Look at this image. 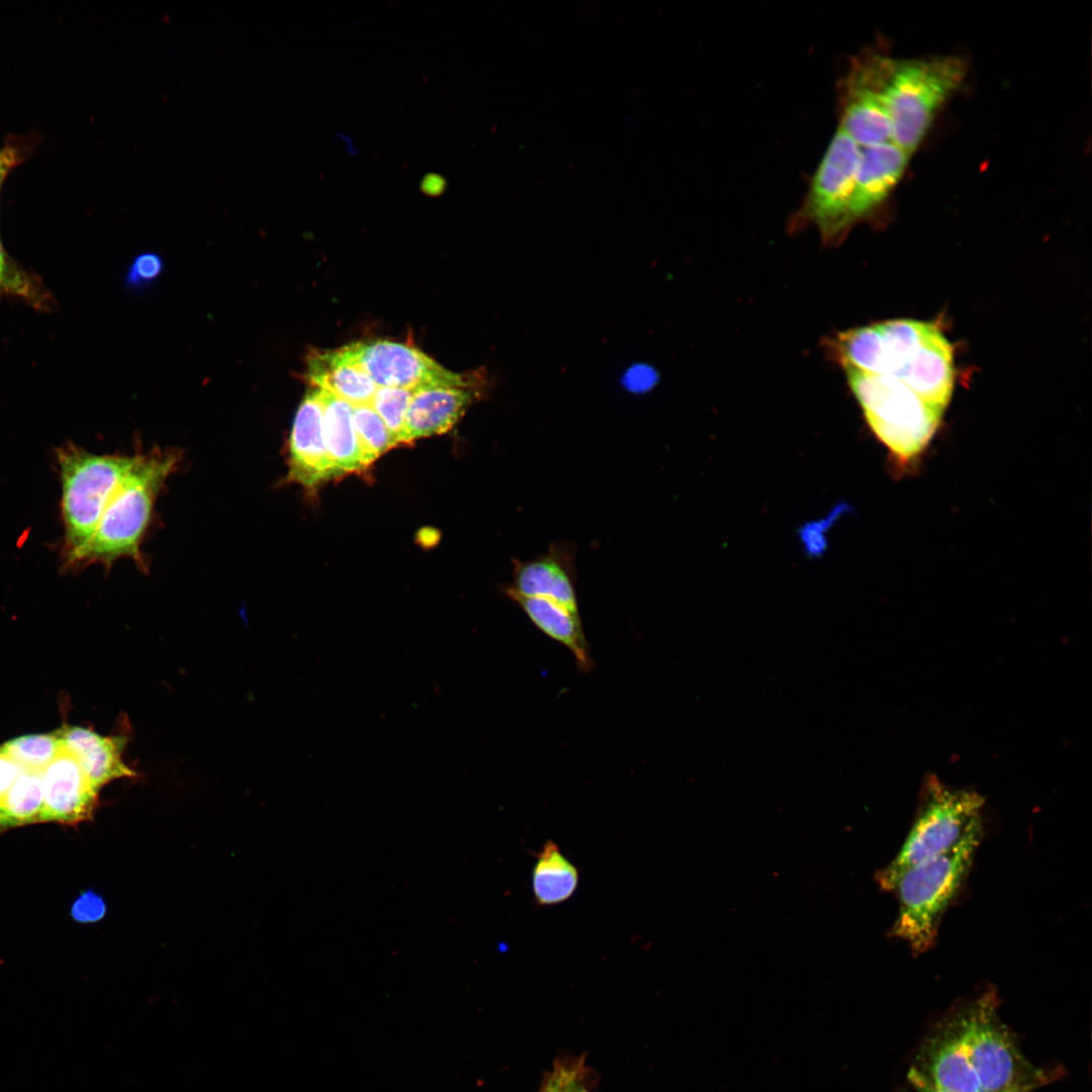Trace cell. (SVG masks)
I'll use <instances>...</instances> for the list:
<instances>
[{
	"instance_id": "obj_1",
	"label": "cell",
	"mask_w": 1092,
	"mask_h": 1092,
	"mask_svg": "<svg viewBox=\"0 0 1092 1092\" xmlns=\"http://www.w3.org/2000/svg\"><path fill=\"white\" fill-rule=\"evenodd\" d=\"M982 834L980 825L943 853L894 874H876L881 889L893 893L898 902L890 935L904 941L914 954L934 946L941 919L966 882Z\"/></svg>"
},
{
	"instance_id": "obj_2",
	"label": "cell",
	"mask_w": 1092,
	"mask_h": 1092,
	"mask_svg": "<svg viewBox=\"0 0 1092 1092\" xmlns=\"http://www.w3.org/2000/svg\"><path fill=\"white\" fill-rule=\"evenodd\" d=\"M180 453L155 448L135 453V460L104 511L96 530L71 565L101 562L109 566L129 558L141 569L147 563L141 543L152 519L154 504L167 478L177 469Z\"/></svg>"
},
{
	"instance_id": "obj_3",
	"label": "cell",
	"mask_w": 1092,
	"mask_h": 1092,
	"mask_svg": "<svg viewBox=\"0 0 1092 1092\" xmlns=\"http://www.w3.org/2000/svg\"><path fill=\"white\" fill-rule=\"evenodd\" d=\"M966 1001L968 1058L981 1092H1033L1065 1074L1060 1066L1041 1068L1025 1058L1017 1035L998 1014L994 987Z\"/></svg>"
},
{
	"instance_id": "obj_4",
	"label": "cell",
	"mask_w": 1092,
	"mask_h": 1092,
	"mask_svg": "<svg viewBox=\"0 0 1092 1092\" xmlns=\"http://www.w3.org/2000/svg\"><path fill=\"white\" fill-rule=\"evenodd\" d=\"M965 76L958 57L892 61L884 87L892 142L911 155Z\"/></svg>"
},
{
	"instance_id": "obj_5",
	"label": "cell",
	"mask_w": 1092,
	"mask_h": 1092,
	"mask_svg": "<svg viewBox=\"0 0 1092 1092\" xmlns=\"http://www.w3.org/2000/svg\"><path fill=\"white\" fill-rule=\"evenodd\" d=\"M845 372L876 437L900 465L911 464L929 444L944 411L892 376Z\"/></svg>"
},
{
	"instance_id": "obj_6",
	"label": "cell",
	"mask_w": 1092,
	"mask_h": 1092,
	"mask_svg": "<svg viewBox=\"0 0 1092 1092\" xmlns=\"http://www.w3.org/2000/svg\"><path fill=\"white\" fill-rule=\"evenodd\" d=\"M67 561L89 542L135 460V454H93L74 445L57 453Z\"/></svg>"
},
{
	"instance_id": "obj_7",
	"label": "cell",
	"mask_w": 1092,
	"mask_h": 1092,
	"mask_svg": "<svg viewBox=\"0 0 1092 1092\" xmlns=\"http://www.w3.org/2000/svg\"><path fill=\"white\" fill-rule=\"evenodd\" d=\"M985 799L946 785L934 775L923 779L913 823L892 861L881 871L894 874L956 846L982 825Z\"/></svg>"
},
{
	"instance_id": "obj_8",
	"label": "cell",
	"mask_w": 1092,
	"mask_h": 1092,
	"mask_svg": "<svg viewBox=\"0 0 1092 1092\" xmlns=\"http://www.w3.org/2000/svg\"><path fill=\"white\" fill-rule=\"evenodd\" d=\"M860 147L838 128L814 174L794 225L814 224L825 243H838L853 224L851 197Z\"/></svg>"
},
{
	"instance_id": "obj_9",
	"label": "cell",
	"mask_w": 1092,
	"mask_h": 1092,
	"mask_svg": "<svg viewBox=\"0 0 1092 1092\" xmlns=\"http://www.w3.org/2000/svg\"><path fill=\"white\" fill-rule=\"evenodd\" d=\"M377 387L416 390L427 386H476V377L447 370L422 351L386 340L354 342L340 348Z\"/></svg>"
},
{
	"instance_id": "obj_10",
	"label": "cell",
	"mask_w": 1092,
	"mask_h": 1092,
	"mask_svg": "<svg viewBox=\"0 0 1092 1092\" xmlns=\"http://www.w3.org/2000/svg\"><path fill=\"white\" fill-rule=\"evenodd\" d=\"M892 60L862 57L850 67L840 87V126L859 147L892 142L884 87Z\"/></svg>"
},
{
	"instance_id": "obj_11",
	"label": "cell",
	"mask_w": 1092,
	"mask_h": 1092,
	"mask_svg": "<svg viewBox=\"0 0 1092 1092\" xmlns=\"http://www.w3.org/2000/svg\"><path fill=\"white\" fill-rule=\"evenodd\" d=\"M967 1001L954 1003L923 1038L911 1070L951 1092H981L967 1051Z\"/></svg>"
},
{
	"instance_id": "obj_12",
	"label": "cell",
	"mask_w": 1092,
	"mask_h": 1092,
	"mask_svg": "<svg viewBox=\"0 0 1092 1092\" xmlns=\"http://www.w3.org/2000/svg\"><path fill=\"white\" fill-rule=\"evenodd\" d=\"M63 744V743H62ZM43 809L40 822L77 824L88 820L98 802L99 790L93 786L79 760L62 746L57 756L41 772Z\"/></svg>"
},
{
	"instance_id": "obj_13",
	"label": "cell",
	"mask_w": 1092,
	"mask_h": 1092,
	"mask_svg": "<svg viewBox=\"0 0 1092 1092\" xmlns=\"http://www.w3.org/2000/svg\"><path fill=\"white\" fill-rule=\"evenodd\" d=\"M332 477L335 474L324 437L320 390L311 386L293 421L287 479L305 488H314Z\"/></svg>"
},
{
	"instance_id": "obj_14",
	"label": "cell",
	"mask_w": 1092,
	"mask_h": 1092,
	"mask_svg": "<svg viewBox=\"0 0 1092 1092\" xmlns=\"http://www.w3.org/2000/svg\"><path fill=\"white\" fill-rule=\"evenodd\" d=\"M509 590L539 597L578 613L574 586V550L570 544L554 543L544 555L526 562L516 561L513 585Z\"/></svg>"
},
{
	"instance_id": "obj_15",
	"label": "cell",
	"mask_w": 1092,
	"mask_h": 1092,
	"mask_svg": "<svg viewBox=\"0 0 1092 1092\" xmlns=\"http://www.w3.org/2000/svg\"><path fill=\"white\" fill-rule=\"evenodd\" d=\"M909 157L893 142L860 147L850 205L853 223L887 198L902 177Z\"/></svg>"
},
{
	"instance_id": "obj_16",
	"label": "cell",
	"mask_w": 1092,
	"mask_h": 1092,
	"mask_svg": "<svg viewBox=\"0 0 1092 1092\" xmlns=\"http://www.w3.org/2000/svg\"><path fill=\"white\" fill-rule=\"evenodd\" d=\"M894 378L924 400L945 410L954 384L953 350L935 325L914 357Z\"/></svg>"
},
{
	"instance_id": "obj_17",
	"label": "cell",
	"mask_w": 1092,
	"mask_h": 1092,
	"mask_svg": "<svg viewBox=\"0 0 1092 1092\" xmlns=\"http://www.w3.org/2000/svg\"><path fill=\"white\" fill-rule=\"evenodd\" d=\"M476 386H427L413 391L400 443L451 429L476 396Z\"/></svg>"
},
{
	"instance_id": "obj_18",
	"label": "cell",
	"mask_w": 1092,
	"mask_h": 1092,
	"mask_svg": "<svg viewBox=\"0 0 1092 1092\" xmlns=\"http://www.w3.org/2000/svg\"><path fill=\"white\" fill-rule=\"evenodd\" d=\"M56 732L98 790L113 780L136 776L122 758L124 735L103 736L90 728L68 725Z\"/></svg>"
},
{
	"instance_id": "obj_19",
	"label": "cell",
	"mask_w": 1092,
	"mask_h": 1092,
	"mask_svg": "<svg viewBox=\"0 0 1092 1092\" xmlns=\"http://www.w3.org/2000/svg\"><path fill=\"white\" fill-rule=\"evenodd\" d=\"M307 379L311 386L324 389L352 405L370 404L376 384L341 349L314 352L307 359Z\"/></svg>"
},
{
	"instance_id": "obj_20",
	"label": "cell",
	"mask_w": 1092,
	"mask_h": 1092,
	"mask_svg": "<svg viewBox=\"0 0 1092 1092\" xmlns=\"http://www.w3.org/2000/svg\"><path fill=\"white\" fill-rule=\"evenodd\" d=\"M507 594L538 629L569 649L580 670L592 669L593 660L579 614L548 599L521 596L509 589Z\"/></svg>"
},
{
	"instance_id": "obj_21",
	"label": "cell",
	"mask_w": 1092,
	"mask_h": 1092,
	"mask_svg": "<svg viewBox=\"0 0 1092 1092\" xmlns=\"http://www.w3.org/2000/svg\"><path fill=\"white\" fill-rule=\"evenodd\" d=\"M323 405V429L335 476L367 465L357 438L352 404L318 388Z\"/></svg>"
},
{
	"instance_id": "obj_22",
	"label": "cell",
	"mask_w": 1092,
	"mask_h": 1092,
	"mask_svg": "<svg viewBox=\"0 0 1092 1092\" xmlns=\"http://www.w3.org/2000/svg\"><path fill=\"white\" fill-rule=\"evenodd\" d=\"M579 884V872L557 843L546 841L536 854L532 892L536 905L555 906L570 899Z\"/></svg>"
},
{
	"instance_id": "obj_23",
	"label": "cell",
	"mask_w": 1092,
	"mask_h": 1092,
	"mask_svg": "<svg viewBox=\"0 0 1092 1092\" xmlns=\"http://www.w3.org/2000/svg\"><path fill=\"white\" fill-rule=\"evenodd\" d=\"M43 801L41 772L22 769L0 800L4 828L40 822Z\"/></svg>"
},
{
	"instance_id": "obj_24",
	"label": "cell",
	"mask_w": 1092,
	"mask_h": 1092,
	"mask_svg": "<svg viewBox=\"0 0 1092 1092\" xmlns=\"http://www.w3.org/2000/svg\"><path fill=\"white\" fill-rule=\"evenodd\" d=\"M0 295L22 299L38 310H49L53 298L40 279L19 266L0 241Z\"/></svg>"
},
{
	"instance_id": "obj_25",
	"label": "cell",
	"mask_w": 1092,
	"mask_h": 1092,
	"mask_svg": "<svg viewBox=\"0 0 1092 1092\" xmlns=\"http://www.w3.org/2000/svg\"><path fill=\"white\" fill-rule=\"evenodd\" d=\"M63 744L57 734H31L13 738L0 749L22 769L42 772L60 752Z\"/></svg>"
},
{
	"instance_id": "obj_26",
	"label": "cell",
	"mask_w": 1092,
	"mask_h": 1092,
	"mask_svg": "<svg viewBox=\"0 0 1092 1092\" xmlns=\"http://www.w3.org/2000/svg\"><path fill=\"white\" fill-rule=\"evenodd\" d=\"M352 416L367 466L396 445L389 430L370 404L352 405Z\"/></svg>"
},
{
	"instance_id": "obj_27",
	"label": "cell",
	"mask_w": 1092,
	"mask_h": 1092,
	"mask_svg": "<svg viewBox=\"0 0 1092 1092\" xmlns=\"http://www.w3.org/2000/svg\"><path fill=\"white\" fill-rule=\"evenodd\" d=\"M414 390L377 387L370 405L381 418L396 445L400 444L405 415Z\"/></svg>"
},
{
	"instance_id": "obj_28",
	"label": "cell",
	"mask_w": 1092,
	"mask_h": 1092,
	"mask_svg": "<svg viewBox=\"0 0 1092 1092\" xmlns=\"http://www.w3.org/2000/svg\"><path fill=\"white\" fill-rule=\"evenodd\" d=\"M162 259L154 253H145L138 256L129 267L126 282L129 286L139 287L152 282L162 272Z\"/></svg>"
},
{
	"instance_id": "obj_29",
	"label": "cell",
	"mask_w": 1092,
	"mask_h": 1092,
	"mask_svg": "<svg viewBox=\"0 0 1092 1092\" xmlns=\"http://www.w3.org/2000/svg\"><path fill=\"white\" fill-rule=\"evenodd\" d=\"M105 912L103 898L91 890L81 894L71 907L72 918L81 923L97 922L103 918Z\"/></svg>"
},
{
	"instance_id": "obj_30",
	"label": "cell",
	"mask_w": 1092,
	"mask_h": 1092,
	"mask_svg": "<svg viewBox=\"0 0 1092 1092\" xmlns=\"http://www.w3.org/2000/svg\"><path fill=\"white\" fill-rule=\"evenodd\" d=\"M26 154L27 146L18 138H9L0 148V191L8 174L24 161Z\"/></svg>"
},
{
	"instance_id": "obj_31",
	"label": "cell",
	"mask_w": 1092,
	"mask_h": 1092,
	"mask_svg": "<svg viewBox=\"0 0 1092 1092\" xmlns=\"http://www.w3.org/2000/svg\"><path fill=\"white\" fill-rule=\"evenodd\" d=\"M22 768L0 749V800L10 789Z\"/></svg>"
},
{
	"instance_id": "obj_32",
	"label": "cell",
	"mask_w": 1092,
	"mask_h": 1092,
	"mask_svg": "<svg viewBox=\"0 0 1092 1092\" xmlns=\"http://www.w3.org/2000/svg\"><path fill=\"white\" fill-rule=\"evenodd\" d=\"M907 1082L911 1092H951L928 1083L911 1069L907 1073Z\"/></svg>"
},
{
	"instance_id": "obj_33",
	"label": "cell",
	"mask_w": 1092,
	"mask_h": 1092,
	"mask_svg": "<svg viewBox=\"0 0 1092 1092\" xmlns=\"http://www.w3.org/2000/svg\"><path fill=\"white\" fill-rule=\"evenodd\" d=\"M571 1074L562 1068L557 1069L542 1092H565V1085Z\"/></svg>"
},
{
	"instance_id": "obj_34",
	"label": "cell",
	"mask_w": 1092,
	"mask_h": 1092,
	"mask_svg": "<svg viewBox=\"0 0 1092 1092\" xmlns=\"http://www.w3.org/2000/svg\"><path fill=\"white\" fill-rule=\"evenodd\" d=\"M443 180L436 176L425 179L423 189L429 194H438L443 189Z\"/></svg>"
},
{
	"instance_id": "obj_35",
	"label": "cell",
	"mask_w": 1092,
	"mask_h": 1092,
	"mask_svg": "<svg viewBox=\"0 0 1092 1092\" xmlns=\"http://www.w3.org/2000/svg\"><path fill=\"white\" fill-rule=\"evenodd\" d=\"M565 1092H587V1090L576 1081L575 1074L572 1073L565 1085Z\"/></svg>"
},
{
	"instance_id": "obj_36",
	"label": "cell",
	"mask_w": 1092,
	"mask_h": 1092,
	"mask_svg": "<svg viewBox=\"0 0 1092 1092\" xmlns=\"http://www.w3.org/2000/svg\"><path fill=\"white\" fill-rule=\"evenodd\" d=\"M3 828H4V826H3V824H2V822L0 820V830L3 829Z\"/></svg>"
}]
</instances>
